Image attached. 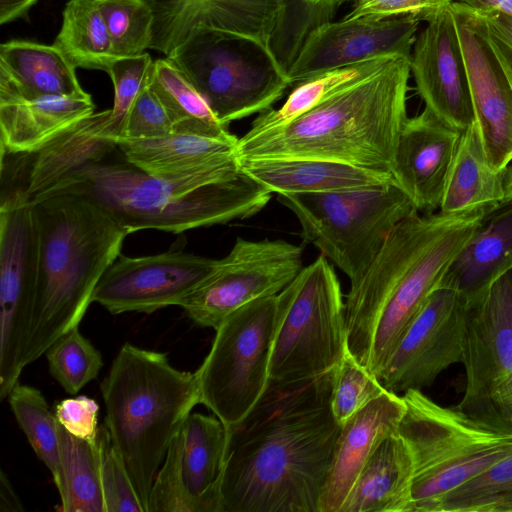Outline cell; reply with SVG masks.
I'll use <instances>...</instances> for the list:
<instances>
[{"instance_id":"39","label":"cell","mask_w":512,"mask_h":512,"mask_svg":"<svg viewBox=\"0 0 512 512\" xmlns=\"http://www.w3.org/2000/svg\"><path fill=\"white\" fill-rule=\"evenodd\" d=\"M385 391L376 375L363 366L347 347L336 368L330 399L336 421L342 426Z\"/></svg>"},{"instance_id":"51","label":"cell","mask_w":512,"mask_h":512,"mask_svg":"<svg viewBox=\"0 0 512 512\" xmlns=\"http://www.w3.org/2000/svg\"><path fill=\"white\" fill-rule=\"evenodd\" d=\"M482 13H501L512 17V0H457Z\"/></svg>"},{"instance_id":"9","label":"cell","mask_w":512,"mask_h":512,"mask_svg":"<svg viewBox=\"0 0 512 512\" xmlns=\"http://www.w3.org/2000/svg\"><path fill=\"white\" fill-rule=\"evenodd\" d=\"M301 225L305 243L318 248L350 280L371 264L393 229L418 212L394 183L321 192L277 194Z\"/></svg>"},{"instance_id":"29","label":"cell","mask_w":512,"mask_h":512,"mask_svg":"<svg viewBox=\"0 0 512 512\" xmlns=\"http://www.w3.org/2000/svg\"><path fill=\"white\" fill-rule=\"evenodd\" d=\"M503 197V171L491 166L474 122L461 133L439 211L458 212L482 205H496L502 202Z\"/></svg>"},{"instance_id":"47","label":"cell","mask_w":512,"mask_h":512,"mask_svg":"<svg viewBox=\"0 0 512 512\" xmlns=\"http://www.w3.org/2000/svg\"><path fill=\"white\" fill-rule=\"evenodd\" d=\"M99 405L86 396L67 398L54 409L58 423L71 435L95 443L99 431Z\"/></svg>"},{"instance_id":"34","label":"cell","mask_w":512,"mask_h":512,"mask_svg":"<svg viewBox=\"0 0 512 512\" xmlns=\"http://www.w3.org/2000/svg\"><path fill=\"white\" fill-rule=\"evenodd\" d=\"M201 24L247 38L272 51L282 0H200ZM274 54V53H273Z\"/></svg>"},{"instance_id":"17","label":"cell","mask_w":512,"mask_h":512,"mask_svg":"<svg viewBox=\"0 0 512 512\" xmlns=\"http://www.w3.org/2000/svg\"><path fill=\"white\" fill-rule=\"evenodd\" d=\"M466 64L475 122L491 166L503 171L512 162V87L489 40L483 15L452 2Z\"/></svg>"},{"instance_id":"14","label":"cell","mask_w":512,"mask_h":512,"mask_svg":"<svg viewBox=\"0 0 512 512\" xmlns=\"http://www.w3.org/2000/svg\"><path fill=\"white\" fill-rule=\"evenodd\" d=\"M303 248L285 240L237 237L211 274L180 304L198 325L216 330L234 311L279 294L302 270Z\"/></svg>"},{"instance_id":"26","label":"cell","mask_w":512,"mask_h":512,"mask_svg":"<svg viewBox=\"0 0 512 512\" xmlns=\"http://www.w3.org/2000/svg\"><path fill=\"white\" fill-rule=\"evenodd\" d=\"M75 69L52 44L12 40L0 45V98L32 100L86 93Z\"/></svg>"},{"instance_id":"38","label":"cell","mask_w":512,"mask_h":512,"mask_svg":"<svg viewBox=\"0 0 512 512\" xmlns=\"http://www.w3.org/2000/svg\"><path fill=\"white\" fill-rule=\"evenodd\" d=\"M116 58L134 57L150 49L152 13L146 0L97 1Z\"/></svg>"},{"instance_id":"36","label":"cell","mask_w":512,"mask_h":512,"mask_svg":"<svg viewBox=\"0 0 512 512\" xmlns=\"http://www.w3.org/2000/svg\"><path fill=\"white\" fill-rule=\"evenodd\" d=\"M436 512H512V455L447 493Z\"/></svg>"},{"instance_id":"27","label":"cell","mask_w":512,"mask_h":512,"mask_svg":"<svg viewBox=\"0 0 512 512\" xmlns=\"http://www.w3.org/2000/svg\"><path fill=\"white\" fill-rule=\"evenodd\" d=\"M413 463L399 433L369 458L339 512H413Z\"/></svg>"},{"instance_id":"10","label":"cell","mask_w":512,"mask_h":512,"mask_svg":"<svg viewBox=\"0 0 512 512\" xmlns=\"http://www.w3.org/2000/svg\"><path fill=\"white\" fill-rule=\"evenodd\" d=\"M168 58L225 126L271 109L291 87L287 71L271 51L204 25L194 27Z\"/></svg>"},{"instance_id":"8","label":"cell","mask_w":512,"mask_h":512,"mask_svg":"<svg viewBox=\"0 0 512 512\" xmlns=\"http://www.w3.org/2000/svg\"><path fill=\"white\" fill-rule=\"evenodd\" d=\"M276 297L270 381H303L335 369L348 346L345 301L330 261L321 254Z\"/></svg>"},{"instance_id":"53","label":"cell","mask_w":512,"mask_h":512,"mask_svg":"<svg viewBox=\"0 0 512 512\" xmlns=\"http://www.w3.org/2000/svg\"><path fill=\"white\" fill-rule=\"evenodd\" d=\"M488 29V28H487ZM489 40L492 44V47L504 69L505 74L511 84L512 87V52L507 49L500 41H498L495 37H493L489 31Z\"/></svg>"},{"instance_id":"54","label":"cell","mask_w":512,"mask_h":512,"mask_svg":"<svg viewBox=\"0 0 512 512\" xmlns=\"http://www.w3.org/2000/svg\"><path fill=\"white\" fill-rule=\"evenodd\" d=\"M504 197L501 203L512 201V162L503 170Z\"/></svg>"},{"instance_id":"37","label":"cell","mask_w":512,"mask_h":512,"mask_svg":"<svg viewBox=\"0 0 512 512\" xmlns=\"http://www.w3.org/2000/svg\"><path fill=\"white\" fill-rule=\"evenodd\" d=\"M51 376L71 395L96 379L103 366L101 353L76 326L45 352Z\"/></svg>"},{"instance_id":"25","label":"cell","mask_w":512,"mask_h":512,"mask_svg":"<svg viewBox=\"0 0 512 512\" xmlns=\"http://www.w3.org/2000/svg\"><path fill=\"white\" fill-rule=\"evenodd\" d=\"M512 269V201L493 206L444 273L438 287L474 295Z\"/></svg>"},{"instance_id":"12","label":"cell","mask_w":512,"mask_h":512,"mask_svg":"<svg viewBox=\"0 0 512 512\" xmlns=\"http://www.w3.org/2000/svg\"><path fill=\"white\" fill-rule=\"evenodd\" d=\"M465 298L466 387L457 408L512 433V269Z\"/></svg>"},{"instance_id":"45","label":"cell","mask_w":512,"mask_h":512,"mask_svg":"<svg viewBox=\"0 0 512 512\" xmlns=\"http://www.w3.org/2000/svg\"><path fill=\"white\" fill-rule=\"evenodd\" d=\"M173 130L174 124L165 106L148 85L134 101L119 140L159 138Z\"/></svg>"},{"instance_id":"13","label":"cell","mask_w":512,"mask_h":512,"mask_svg":"<svg viewBox=\"0 0 512 512\" xmlns=\"http://www.w3.org/2000/svg\"><path fill=\"white\" fill-rule=\"evenodd\" d=\"M39 266L38 227L31 203L0 201V399L26 367Z\"/></svg>"},{"instance_id":"21","label":"cell","mask_w":512,"mask_h":512,"mask_svg":"<svg viewBox=\"0 0 512 512\" xmlns=\"http://www.w3.org/2000/svg\"><path fill=\"white\" fill-rule=\"evenodd\" d=\"M460 137L461 132L427 108L405 121L396 146L392 174L418 212L440 210Z\"/></svg>"},{"instance_id":"50","label":"cell","mask_w":512,"mask_h":512,"mask_svg":"<svg viewBox=\"0 0 512 512\" xmlns=\"http://www.w3.org/2000/svg\"><path fill=\"white\" fill-rule=\"evenodd\" d=\"M24 507L7 475L0 472V512H23Z\"/></svg>"},{"instance_id":"22","label":"cell","mask_w":512,"mask_h":512,"mask_svg":"<svg viewBox=\"0 0 512 512\" xmlns=\"http://www.w3.org/2000/svg\"><path fill=\"white\" fill-rule=\"evenodd\" d=\"M406 405L385 391L342 426L324 479L319 512H339L361 470L377 447L398 432Z\"/></svg>"},{"instance_id":"23","label":"cell","mask_w":512,"mask_h":512,"mask_svg":"<svg viewBox=\"0 0 512 512\" xmlns=\"http://www.w3.org/2000/svg\"><path fill=\"white\" fill-rule=\"evenodd\" d=\"M245 173L271 193H321L394 183L391 173L312 158L237 160Z\"/></svg>"},{"instance_id":"55","label":"cell","mask_w":512,"mask_h":512,"mask_svg":"<svg viewBox=\"0 0 512 512\" xmlns=\"http://www.w3.org/2000/svg\"><path fill=\"white\" fill-rule=\"evenodd\" d=\"M89 1H95V2H97V1H100V0H89Z\"/></svg>"},{"instance_id":"3","label":"cell","mask_w":512,"mask_h":512,"mask_svg":"<svg viewBox=\"0 0 512 512\" xmlns=\"http://www.w3.org/2000/svg\"><path fill=\"white\" fill-rule=\"evenodd\" d=\"M57 194L93 201L129 234L149 229L178 234L249 218L272 193L243 172L214 183L164 181L129 162L109 140L29 203Z\"/></svg>"},{"instance_id":"46","label":"cell","mask_w":512,"mask_h":512,"mask_svg":"<svg viewBox=\"0 0 512 512\" xmlns=\"http://www.w3.org/2000/svg\"><path fill=\"white\" fill-rule=\"evenodd\" d=\"M451 3V0H355L343 18L384 20L412 17L427 22Z\"/></svg>"},{"instance_id":"44","label":"cell","mask_w":512,"mask_h":512,"mask_svg":"<svg viewBox=\"0 0 512 512\" xmlns=\"http://www.w3.org/2000/svg\"><path fill=\"white\" fill-rule=\"evenodd\" d=\"M283 10L276 27L272 51L287 71L308 33L316 27L315 0H282Z\"/></svg>"},{"instance_id":"41","label":"cell","mask_w":512,"mask_h":512,"mask_svg":"<svg viewBox=\"0 0 512 512\" xmlns=\"http://www.w3.org/2000/svg\"><path fill=\"white\" fill-rule=\"evenodd\" d=\"M183 431L172 441L154 479L147 512H203L188 492L182 469Z\"/></svg>"},{"instance_id":"19","label":"cell","mask_w":512,"mask_h":512,"mask_svg":"<svg viewBox=\"0 0 512 512\" xmlns=\"http://www.w3.org/2000/svg\"><path fill=\"white\" fill-rule=\"evenodd\" d=\"M410 70L425 108L459 132L475 122L466 64L451 4L415 38Z\"/></svg>"},{"instance_id":"15","label":"cell","mask_w":512,"mask_h":512,"mask_svg":"<svg viewBox=\"0 0 512 512\" xmlns=\"http://www.w3.org/2000/svg\"><path fill=\"white\" fill-rule=\"evenodd\" d=\"M466 298L437 287L427 297L376 377L390 392L422 390L450 366L461 363Z\"/></svg>"},{"instance_id":"30","label":"cell","mask_w":512,"mask_h":512,"mask_svg":"<svg viewBox=\"0 0 512 512\" xmlns=\"http://www.w3.org/2000/svg\"><path fill=\"white\" fill-rule=\"evenodd\" d=\"M394 57L396 56L370 59L297 82L291 87L285 102L278 108L260 113L244 135L255 136L287 125L339 92L376 74Z\"/></svg>"},{"instance_id":"16","label":"cell","mask_w":512,"mask_h":512,"mask_svg":"<svg viewBox=\"0 0 512 512\" xmlns=\"http://www.w3.org/2000/svg\"><path fill=\"white\" fill-rule=\"evenodd\" d=\"M216 260L183 251L143 257L120 254L102 275L92 302L111 314L179 306L211 274Z\"/></svg>"},{"instance_id":"32","label":"cell","mask_w":512,"mask_h":512,"mask_svg":"<svg viewBox=\"0 0 512 512\" xmlns=\"http://www.w3.org/2000/svg\"><path fill=\"white\" fill-rule=\"evenodd\" d=\"M53 45L74 68L107 72L117 59L98 3L69 0Z\"/></svg>"},{"instance_id":"48","label":"cell","mask_w":512,"mask_h":512,"mask_svg":"<svg viewBox=\"0 0 512 512\" xmlns=\"http://www.w3.org/2000/svg\"><path fill=\"white\" fill-rule=\"evenodd\" d=\"M480 13L489 33L512 52V17L501 13Z\"/></svg>"},{"instance_id":"4","label":"cell","mask_w":512,"mask_h":512,"mask_svg":"<svg viewBox=\"0 0 512 512\" xmlns=\"http://www.w3.org/2000/svg\"><path fill=\"white\" fill-rule=\"evenodd\" d=\"M410 74V57L396 56L287 125L238 138L236 159L312 158L392 174Z\"/></svg>"},{"instance_id":"33","label":"cell","mask_w":512,"mask_h":512,"mask_svg":"<svg viewBox=\"0 0 512 512\" xmlns=\"http://www.w3.org/2000/svg\"><path fill=\"white\" fill-rule=\"evenodd\" d=\"M148 85L172 119L173 132L210 136L231 134L228 126L218 121L204 97L170 58L154 61Z\"/></svg>"},{"instance_id":"24","label":"cell","mask_w":512,"mask_h":512,"mask_svg":"<svg viewBox=\"0 0 512 512\" xmlns=\"http://www.w3.org/2000/svg\"><path fill=\"white\" fill-rule=\"evenodd\" d=\"M87 92L32 100L0 98L1 152L33 153L94 113Z\"/></svg>"},{"instance_id":"40","label":"cell","mask_w":512,"mask_h":512,"mask_svg":"<svg viewBox=\"0 0 512 512\" xmlns=\"http://www.w3.org/2000/svg\"><path fill=\"white\" fill-rule=\"evenodd\" d=\"M154 61L148 53L115 59L107 73L114 86V104L109 109L104 136L114 142L121 137L128 113L138 95L148 86Z\"/></svg>"},{"instance_id":"42","label":"cell","mask_w":512,"mask_h":512,"mask_svg":"<svg viewBox=\"0 0 512 512\" xmlns=\"http://www.w3.org/2000/svg\"><path fill=\"white\" fill-rule=\"evenodd\" d=\"M153 18L150 49L166 57L201 24L200 0H146Z\"/></svg>"},{"instance_id":"52","label":"cell","mask_w":512,"mask_h":512,"mask_svg":"<svg viewBox=\"0 0 512 512\" xmlns=\"http://www.w3.org/2000/svg\"><path fill=\"white\" fill-rule=\"evenodd\" d=\"M355 0H315L316 26L332 21L338 8L345 3H352Z\"/></svg>"},{"instance_id":"6","label":"cell","mask_w":512,"mask_h":512,"mask_svg":"<svg viewBox=\"0 0 512 512\" xmlns=\"http://www.w3.org/2000/svg\"><path fill=\"white\" fill-rule=\"evenodd\" d=\"M106 425L143 507L168 449L201 404L196 371L171 365L166 353L125 343L101 383Z\"/></svg>"},{"instance_id":"5","label":"cell","mask_w":512,"mask_h":512,"mask_svg":"<svg viewBox=\"0 0 512 512\" xmlns=\"http://www.w3.org/2000/svg\"><path fill=\"white\" fill-rule=\"evenodd\" d=\"M31 204L39 266L25 366L79 326L98 282L129 234L103 208L80 195L57 194Z\"/></svg>"},{"instance_id":"7","label":"cell","mask_w":512,"mask_h":512,"mask_svg":"<svg viewBox=\"0 0 512 512\" xmlns=\"http://www.w3.org/2000/svg\"><path fill=\"white\" fill-rule=\"evenodd\" d=\"M398 433L413 463V512H436L443 497L512 455V433L409 389Z\"/></svg>"},{"instance_id":"11","label":"cell","mask_w":512,"mask_h":512,"mask_svg":"<svg viewBox=\"0 0 512 512\" xmlns=\"http://www.w3.org/2000/svg\"><path fill=\"white\" fill-rule=\"evenodd\" d=\"M276 296L257 299L230 314L215 330L211 349L196 370L201 404L227 430L247 416L269 385Z\"/></svg>"},{"instance_id":"35","label":"cell","mask_w":512,"mask_h":512,"mask_svg":"<svg viewBox=\"0 0 512 512\" xmlns=\"http://www.w3.org/2000/svg\"><path fill=\"white\" fill-rule=\"evenodd\" d=\"M7 398L30 446L56 481L60 470L58 421L45 397L37 388L18 382Z\"/></svg>"},{"instance_id":"20","label":"cell","mask_w":512,"mask_h":512,"mask_svg":"<svg viewBox=\"0 0 512 512\" xmlns=\"http://www.w3.org/2000/svg\"><path fill=\"white\" fill-rule=\"evenodd\" d=\"M238 138L174 131L151 139L116 142L125 158L149 175L168 182L214 183L241 171L235 150Z\"/></svg>"},{"instance_id":"2","label":"cell","mask_w":512,"mask_h":512,"mask_svg":"<svg viewBox=\"0 0 512 512\" xmlns=\"http://www.w3.org/2000/svg\"><path fill=\"white\" fill-rule=\"evenodd\" d=\"M494 205L416 212L390 233L345 300L347 346L377 375L427 297Z\"/></svg>"},{"instance_id":"49","label":"cell","mask_w":512,"mask_h":512,"mask_svg":"<svg viewBox=\"0 0 512 512\" xmlns=\"http://www.w3.org/2000/svg\"><path fill=\"white\" fill-rule=\"evenodd\" d=\"M38 0H0V24L26 17Z\"/></svg>"},{"instance_id":"18","label":"cell","mask_w":512,"mask_h":512,"mask_svg":"<svg viewBox=\"0 0 512 512\" xmlns=\"http://www.w3.org/2000/svg\"><path fill=\"white\" fill-rule=\"evenodd\" d=\"M420 21L412 17L328 21L314 27L287 69L291 87L316 74L386 56L411 57Z\"/></svg>"},{"instance_id":"1","label":"cell","mask_w":512,"mask_h":512,"mask_svg":"<svg viewBox=\"0 0 512 512\" xmlns=\"http://www.w3.org/2000/svg\"><path fill=\"white\" fill-rule=\"evenodd\" d=\"M336 368L303 381H270L227 430L220 512H319L341 430L330 406Z\"/></svg>"},{"instance_id":"31","label":"cell","mask_w":512,"mask_h":512,"mask_svg":"<svg viewBox=\"0 0 512 512\" xmlns=\"http://www.w3.org/2000/svg\"><path fill=\"white\" fill-rule=\"evenodd\" d=\"M60 470L54 481L63 512H106L97 444L77 438L58 423Z\"/></svg>"},{"instance_id":"28","label":"cell","mask_w":512,"mask_h":512,"mask_svg":"<svg viewBox=\"0 0 512 512\" xmlns=\"http://www.w3.org/2000/svg\"><path fill=\"white\" fill-rule=\"evenodd\" d=\"M182 469L186 488L203 512H220L219 488L228 431L214 416L192 413L183 426Z\"/></svg>"},{"instance_id":"43","label":"cell","mask_w":512,"mask_h":512,"mask_svg":"<svg viewBox=\"0 0 512 512\" xmlns=\"http://www.w3.org/2000/svg\"><path fill=\"white\" fill-rule=\"evenodd\" d=\"M97 444L100 452V473L106 512H144L104 423L99 427Z\"/></svg>"}]
</instances>
